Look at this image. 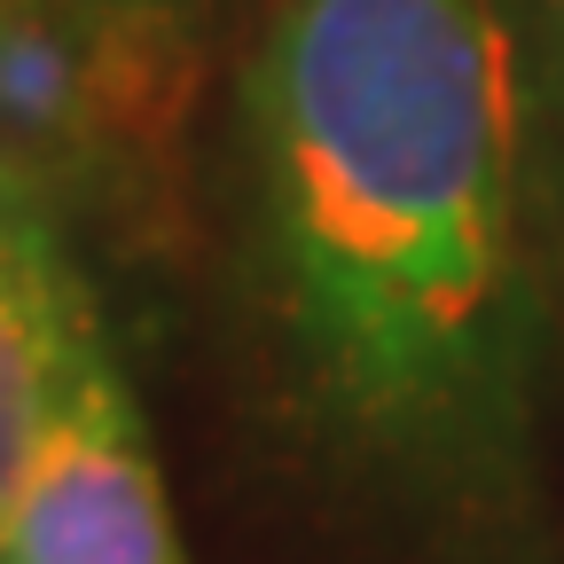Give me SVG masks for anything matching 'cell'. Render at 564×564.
<instances>
[{
	"label": "cell",
	"mask_w": 564,
	"mask_h": 564,
	"mask_svg": "<svg viewBox=\"0 0 564 564\" xmlns=\"http://www.w3.org/2000/svg\"><path fill=\"white\" fill-rule=\"evenodd\" d=\"M510 0H274L251 55L259 259L314 400L463 455L525 361V79Z\"/></svg>",
	"instance_id": "6da1fadb"
},
{
	"label": "cell",
	"mask_w": 564,
	"mask_h": 564,
	"mask_svg": "<svg viewBox=\"0 0 564 564\" xmlns=\"http://www.w3.org/2000/svg\"><path fill=\"white\" fill-rule=\"evenodd\" d=\"M0 564H188L165 510V478L110 361H95L47 455L32 463L0 525Z\"/></svg>",
	"instance_id": "7a4b0ae2"
},
{
	"label": "cell",
	"mask_w": 564,
	"mask_h": 564,
	"mask_svg": "<svg viewBox=\"0 0 564 564\" xmlns=\"http://www.w3.org/2000/svg\"><path fill=\"white\" fill-rule=\"evenodd\" d=\"M95 361H110V352L79 267L55 243L32 188L0 173V525H9L79 384L95 377Z\"/></svg>",
	"instance_id": "3957f363"
},
{
	"label": "cell",
	"mask_w": 564,
	"mask_h": 564,
	"mask_svg": "<svg viewBox=\"0 0 564 564\" xmlns=\"http://www.w3.org/2000/svg\"><path fill=\"white\" fill-rule=\"evenodd\" d=\"M525 17H533V40L549 55V87H556V110H564V0H525Z\"/></svg>",
	"instance_id": "277c9868"
},
{
	"label": "cell",
	"mask_w": 564,
	"mask_h": 564,
	"mask_svg": "<svg viewBox=\"0 0 564 564\" xmlns=\"http://www.w3.org/2000/svg\"><path fill=\"white\" fill-rule=\"evenodd\" d=\"M47 9H70V17H165L173 0H47Z\"/></svg>",
	"instance_id": "5b68a950"
}]
</instances>
